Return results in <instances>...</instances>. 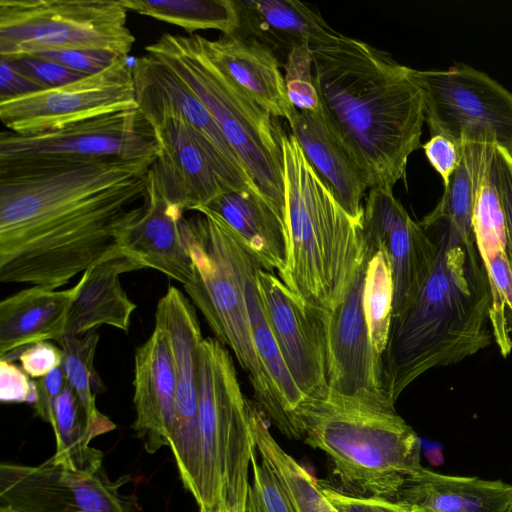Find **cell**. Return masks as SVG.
Returning <instances> with one entry per match:
<instances>
[{"mask_svg":"<svg viewBox=\"0 0 512 512\" xmlns=\"http://www.w3.org/2000/svg\"><path fill=\"white\" fill-rule=\"evenodd\" d=\"M362 305L374 351L382 359L392 319L393 280L388 259L381 250L368 260Z\"/></svg>","mask_w":512,"mask_h":512,"instance_id":"d6a6232c","label":"cell"},{"mask_svg":"<svg viewBox=\"0 0 512 512\" xmlns=\"http://www.w3.org/2000/svg\"><path fill=\"white\" fill-rule=\"evenodd\" d=\"M279 139L289 240L288 262L279 278L305 304L329 312L367 257L362 220L341 207L292 134L280 128Z\"/></svg>","mask_w":512,"mask_h":512,"instance_id":"277c9868","label":"cell"},{"mask_svg":"<svg viewBox=\"0 0 512 512\" xmlns=\"http://www.w3.org/2000/svg\"><path fill=\"white\" fill-rule=\"evenodd\" d=\"M0 512H18V511L9 504L1 503Z\"/></svg>","mask_w":512,"mask_h":512,"instance_id":"681fc988","label":"cell"},{"mask_svg":"<svg viewBox=\"0 0 512 512\" xmlns=\"http://www.w3.org/2000/svg\"><path fill=\"white\" fill-rule=\"evenodd\" d=\"M199 34H162L145 50L204 104L261 194L284 217V168L273 116L209 55Z\"/></svg>","mask_w":512,"mask_h":512,"instance_id":"52a82bcc","label":"cell"},{"mask_svg":"<svg viewBox=\"0 0 512 512\" xmlns=\"http://www.w3.org/2000/svg\"><path fill=\"white\" fill-rule=\"evenodd\" d=\"M512 485L501 480L444 475L422 468L408 477L396 501L438 512H504Z\"/></svg>","mask_w":512,"mask_h":512,"instance_id":"83f0119b","label":"cell"},{"mask_svg":"<svg viewBox=\"0 0 512 512\" xmlns=\"http://www.w3.org/2000/svg\"><path fill=\"white\" fill-rule=\"evenodd\" d=\"M33 56L57 62L85 75L96 74L110 67L120 58L127 57L114 52L88 49L48 51Z\"/></svg>","mask_w":512,"mask_h":512,"instance_id":"f35d334b","label":"cell"},{"mask_svg":"<svg viewBox=\"0 0 512 512\" xmlns=\"http://www.w3.org/2000/svg\"><path fill=\"white\" fill-rule=\"evenodd\" d=\"M431 166L440 174L444 187L459 167L462 154L460 147L443 135H434L422 145Z\"/></svg>","mask_w":512,"mask_h":512,"instance_id":"7bdbcfd3","label":"cell"},{"mask_svg":"<svg viewBox=\"0 0 512 512\" xmlns=\"http://www.w3.org/2000/svg\"><path fill=\"white\" fill-rule=\"evenodd\" d=\"M286 92L298 111H317L321 108L314 82L312 56L309 48L297 47L287 55L283 65Z\"/></svg>","mask_w":512,"mask_h":512,"instance_id":"8d00e7d4","label":"cell"},{"mask_svg":"<svg viewBox=\"0 0 512 512\" xmlns=\"http://www.w3.org/2000/svg\"><path fill=\"white\" fill-rule=\"evenodd\" d=\"M157 153L153 129L139 108L34 135L11 131L0 134V166L68 160L156 159Z\"/></svg>","mask_w":512,"mask_h":512,"instance_id":"8fae6325","label":"cell"},{"mask_svg":"<svg viewBox=\"0 0 512 512\" xmlns=\"http://www.w3.org/2000/svg\"><path fill=\"white\" fill-rule=\"evenodd\" d=\"M155 324L169 335L176 371V411L169 447L184 488L195 499L201 466L198 360L203 336L195 306L175 286L159 299Z\"/></svg>","mask_w":512,"mask_h":512,"instance_id":"9a60e30c","label":"cell"},{"mask_svg":"<svg viewBox=\"0 0 512 512\" xmlns=\"http://www.w3.org/2000/svg\"><path fill=\"white\" fill-rule=\"evenodd\" d=\"M357 269L342 300L326 313L329 394L326 399L374 411H396L383 385L382 359L375 353L362 305L368 260Z\"/></svg>","mask_w":512,"mask_h":512,"instance_id":"5bb4252c","label":"cell"},{"mask_svg":"<svg viewBox=\"0 0 512 512\" xmlns=\"http://www.w3.org/2000/svg\"><path fill=\"white\" fill-rule=\"evenodd\" d=\"M420 226L437 253L414 301L391 319L382 370L394 403L420 375L457 364L493 339L490 283L474 237L440 225Z\"/></svg>","mask_w":512,"mask_h":512,"instance_id":"3957f363","label":"cell"},{"mask_svg":"<svg viewBox=\"0 0 512 512\" xmlns=\"http://www.w3.org/2000/svg\"><path fill=\"white\" fill-rule=\"evenodd\" d=\"M394 501H396V500H394ZM396 502L402 512H438L433 509H430V508H427L424 506H420V505L410 504V503H406V502H402V501H396Z\"/></svg>","mask_w":512,"mask_h":512,"instance_id":"7dc6e473","label":"cell"},{"mask_svg":"<svg viewBox=\"0 0 512 512\" xmlns=\"http://www.w3.org/2000/svg\"><path fill=\"white\" fill-rule=\"evenodd\" d=\"M308 162L341 207L362 220V199L372 181L357 157L327 122L321 108L298 111L288 122Z\"/></svg>","mask_w":512,"mask_h":512,"instance_id":"ffe728a7","label":"cell"},{"mask_svg":"<svg viewBox=\"0 0 512 512\" xmlns=\"http://www.w3.org/2000/svg\"><path fill=\"white\" fill-rule=\"evenodd\" d=\"M36 382L37 401L34 406L36 415L49 423L53 403L67 385L66 374L61 364Z\"/></svg>","mask_w":512,"mask_h":512,"instance_id":"f6af8a7d","label":"cell"},{"mask_svg":"<svg viewBox=\"0 0 512 512\" xmlns=\"http://www.w3.org/2000/svg\"><path fill=\"white\" fill-rule=\"evenodd\" d=\"M364 246L375 254L385 253L392 273V318L414 301L434 263L437 245L415 222L393 190L369 189L363 205Z\"/></svg>","mask_w":512,"mask_h":512,"instance_id":"ac0fdd59","label":"cell"},{"mask_svg":"<svg viewBox=\"0 0 512 512\" xmlns=\"http://www.w3.org/2000/svg\"><path fill=\"white\" fill-rule=\"evenodd\" d=\"M136 108L132 66L122 57L66 85L0 100V119L8 131L34 135Z\"/></svg>","mask_w":512,"mask_h":512,"instance_id":"4fadbf2b","label":"cell"},{"mask_svg":"<svg viewBox=\"0 0 512 512\" xmlns=\"http://www.w3.org/2000/svg\"><path fill=\"white\" fill-rule=\"evenodd\" d=\"M296 423L301 438L330 457L343 492L395 500L423 468L421 440L396 411L305 401Z\"/></svg>","mask_w":512,"mask_h":512,"instance_id":"8992f818","label":"cell"},{"mask_svg":"<svg viewBox=\"0 0 512 512\" xmlns=\"http://www.w3.org/2000/svg\"><path fill=\"white\" fill-rule=\"evenodd\" d=\"M184 211L165 198L150 169L147 196L139 218L129 228L122 247L133 253L146 268L188 285L193 268L182 233Z\"/></svg>","mask_w":512,"mask_h":512,"instance_id":"603a6c76","label":"cell"},{"mask_svg":"<svg viewBox=\"0 0 512 512\" xmlns=\"http://www.w3.org/2000/svg\"><path fill=\"white\" fill-rule=\"evenodd\" d=\"M196 212V216L183 218L181 225L193 268V279L184 289L216 339L233 351L263 411L283 434L293 438L291 423L253 344L245 277L254 254L215 213L206 207Z\"/></svg>","mask_w":512,"mask_h":512,"instance_id":"5b68a950","label":"cell"},{"mask_svg":"<svg viewBox=\"0 0 512 512\" xmlns=\"http://www.w3.org/2000/svg\"><path fill=\"white\" fill-rule=\"evenodd\" d=\"M76 286L67 290L31 286L0 303V360L13 361L27 346L64 336Z\"/></svg>","mask_w":512,"mask_h":512,"instance_id":"d4e9b609","label":"cell"},{"mask_svg":"<svg viewBox=\"0 0 512 512\" xmlns=\"http://www.w3.org/2000/svg\"><path fill=\"white\" fill-rule=\"evenodd\" d=\"M211 58L273 117L292 119L290 103L276 54L254 38L237 32L204 40Z\"/></svg>","mask_w":512,"mask_h":512,"instance_id":"cb8c5ba5","label":"cell"},{"mask_svg":"<svg viewBox=\"0 0 512 512\" xmlns=\"http://www.w3.org/2000/svg\"><path fill=\"white\" fill-rule=\"evenodd\" d=\"M132 71L178 110L230 191L259 193L208 109L176 75L148 54L136 59Z\"/></svg>","mask_w":512,"mask_h":512,"instance_id":"7402d4cb","label":"cell"},{"mask_svg":"<svg viewBox=\"0 0 512 512\" xmlns=\"http://www.w3.org/2000/svg\"><path fill=\"white\" fill-rule=\"evenodd\" d=\"M493 171L505 216L508 254L512 263V155L497 143Z\"/></svg>","mask_w":512,"mask_h":512,"instance_id":"b9f144b4","label":"cell"},{"mask_svg":"<svg viewBox=\"0 0 512 512\" xmlns=\"http://www.w3.org/2000/svg\"><path fill=\"white\" fill-rule=\"evenodd\" d=\"M266 318L286 367L305 401H322L329 394L326 311L302 300L263 267L256 275Z\"/></svg>","mask_w":512,"mask_h":512,"instance_id":"e0dca14e","label":"cell"},{"mask_svg":"<svg viewBox=\"0 0 512 512\" xmlns=\"http://www.w3.org/2000/svg\"><path fill=\"white\" fill-rule=\"evenodd\" d=\"M409 75L422 93L431 136L443 135L459 146L466 132L491 134L512 155V93L469 65L446 70H415Z\"/></svg>","mask_w":512,"mask_h":512,"instance_id":"30bf717a","label":"cell"},{"mask_svg":"<svg viewBox=\"0 0 512 512\" xmlns=\"http://www.w3.org/2000/svg\"><path fill=\"white\" fill-rule=\"evenodd\" d=\"M105 471L86 473L70 469L52 458L31 466H0V500L18 512H135Z\"/></svg>","mask_w":512,"mask_h":512,"instance_id":"2e32d148","label":"cell"},{"mask_svg":"<svg viewBox=\"0 0 512 512\" xmlns=\"http://www.w3.org/2000/svg\"><path fill=\"white\" fill-rule=\"evenodd\" d=\"M120 3L127 11L176 25L189 35L207 29L232 34L239 27L235 0H120Z\"/></svg>","mask_w":512,"mask_h":512,"instance_id":"4dcf8cb0","label":"cell"},{"mask_svg":"<svg viewBox=\"0 0 512 512\" xmlns=\"http://www.w3.org/2000/svg\"><path fill=\"white\" fill-rule=\"evenodd\" d=\"M0 400L3 403L37 401L36 382L11 361L0 360Z\"/></svg>","mask_w":512,"mask_h":512,"instance_id":"ab89813d","label":"cell"},{"mask_svg":"<svg viewBox=\"0 0 512 512\" xmlns=\"http://www.w3.org/2000/svg\"><path fill=\"white\" fill-rule=\"evenodd\" d=\"M206 207L219 216L268 271L281 273L288 262L289 240L284 217L256 191L225 192Z\"/></svg>","mask_w":512,"mask_h":512,"instance_id":"4316f807","label":"cell"},{"mask_svg":"<svg viewBox=\"0 0 512 512\" xmlns=\"http://www.w3.org/2000/svg\"><path fill=\"white\" fill-rule=\"evenodd\" d=\"M249 417L256 451L276 474L296 512H339L318 480L277 443L263 411L251 404Z\"/></svg>","mask_w":512,"mask_h":512,"instance_id":"f546056e","label":"cell"},{"mask_svg":"<svg viewBox=\"0 0 512 512\" xmlns=\"http://www.w3.org/2000/svg\"><path fill=\"white\" fill-rule=\"evenodd\" d=\"M323 492L339 512H402L394 500L353 495L330 487H323Z\"/></svg>","mask_w":512,"mask_h":512,"instance_id":"ee69618b","label":"cell"},{"mask_svg":"<svg viewBox=\"0 0 512 512\" xmlns=\"http://www.w3.org/2000/svg\"><path fill=\"white\" fill-rule=\"evenodd\" d=\"M139 257L120 247L90 266L77 282L64 336H80L102 325L128 332L136 304L120 283L123 273L145 269Z\"/></svg>","mask_w":512,"mask_h":512,"instance_id":"44dd1931","label":"cell"},{"mask_svg":"<svg viewBox=\"0 0 512 512\" xmlns=\"http://www.w3.org/2000/svg\"><path fill=\"white\" fill-rule=\"evenodd\" d=\"M240 512H244V510H243V511H240Z\"/></svg>","mask_w":512,"mask_h":512,"instance_id":"816d5d0a","label":"cell"},{"mask_svg":"<svg viewBox=\"0 0 512 512\" xmlns=\"http://www.w3.org/2000/svg\"><path fill=\"white\" fill-rule=\"evenodd\" d=\"M504 512H512V497L511 499L509 500Z\"/></svg>","mask_w":512,"mask_h":512,"instance_id":"f907efd6","label":"cell"},{"mask_svg":"<svg viewBox=\"0 0 512 512\" xmlns=\"http://www.w3.org/2000/svg\"><path fill=\"white\" fill-rule=\"evenodd\" d=\"M239 13L237 33L251 37L274 53L324 43L335 35L321 15L295 0H235Z\"/></svg>","mask_w":512,"mask_h":512,"instance_id":"484cf974","label":"cell"},{"mask_svg":"<svg viewBox=\"0 0 512 512\" xmlns=\"http://www.w3.org/2000/svg\"><path fill=\"white\" fill-rule=\"evenodd\" d=\"M244 508H245V506L244 507H235V506L230 505L226 501H221L214 508L209 509V510H203L200 512H240V511L244 510Z\"/></svg>","mask_w":512,"mask_h":512,"instance_id":"c3c4849f","label":"cell"},{"mask_svg":"<svg viewBox=\"0 0 512 512\" xmlns=\"http://www.w3.org/2000/svg\"><path fill=\"white\" fill-rule=\"evenodd\" d=\"M63 352L67 384L73 389L90 417L98 421L109 418L96 406V394L105 386L94 368L99 334L93 330L80 336H63L56 341Z\"/></svg>","mask_w":512,"mask_h":512,"instance_id":"1f68e13d","label":"cell"},{"mask_svg":"<svg viewBox=\"0 0 512 512\" xmlns=\"http://www.w3.org/2000/svg\"><path fill=\"white\" fill-rule=\"evenodd\" d=\"M260 267L262 265L257 257L253 255L245 277V298L253 344L258 358L275 388L281 407L291 423L294 438L300 439L296 416L301 405L305 402V398L286 367L266 318L256 281L257 271Z\"/></svg>","mask_w":512,"mask_h":512,"instance_id":"f1b7e54d","label":"cell"},{"mask_svg":"<svg viewBox=\"0 0 512 512\" xmlns=\"http://www.w3.org/2000/svg\"><path fill=\"white\" fill-rule=\"evenodd\" d=\"M252 455V481L249 482L244 512H296L272 468Z\"/></svg>","mask_w":512,"mask_h":512,"instance_id":"d590c367","label":"cell"},{"mask_svg":"<svg viewBox=\"0 0 512 512\" xmlns=\"http://www.w3.org/2000/svg\"><path fill=\"white\" fill-rule=\"evenodd\" d=\"M321 110L369 174L393 190L421 147L422 93L409 67L340 33L309 48Z\"/></svg>","mask_w":512,"mask_h":512,"instance_id":"7a4b0ae2","label":"cell"},{"mask_svg":"<svg viewBox=\"0 0 512 512\" xmlns=\"http://www.w3.org/2000/svg\"><path fill=\"white\" fill-rule=\"evenodd\" d=\"M134 42L120 0H0V58L75 49L128 56Z\"/></svg>","mask_w":512,"mask_h":512,"instance_id":"9c48e42d","label":"cell"},{"mask_svg":"<svg viewBox=\"0 0 512 512\" xmlns=\"http://www.w3.org/2000/svg\"><path fill=\"white\" fill-rule=\"evenodd\" d=\"M8 60H10L19 71L45 88L66 85L87 76L57 62L39 56H25Z\"/></svg>","mask_w":512,"mask_h":512,"instance_id":"74e56055","label":"cell"},{"mask_svg":"<svg viewBox=\"0 0 512 512\" xmlns=\"http://www.w3.org/2000/svg\"><path fill=\"white\" fill-rule=\"evenodd\" d=\"M47 89L5 58H0V100L11 99Z\"/></svg>","mask_w":512,"mask_h":512,"instance_id":"bcb514c9","label":"cell"},{"mask_svg":"<svg viewBox=\"0 0 512 512\" xmlns=\"http://www.w3.org/2000/svg\"><path fill=\"white\" fill-rule=\"evenodd\" d=\"M491 289L490 322L502 356L512 349V263L507 251L484 264Z\"/></svg>","mask_w":512,"mask_h":512,"instance_id":"e575fe53","label":"cell"},{"mask_svg":"<svg viewBox=\"0 0 512 512\" xmlns=\"http://www.w3.org/2000/svg\"><path fill=\"white\" fill-rule=\"evenodd\" d=\"M18 359L22 370L31 378H41L59 367L63 352L48 341L37 342L24 348Z\"/></svg>","mask_w":512,"mask_h":512,"instance_id":"60d3db41","label":"cell"},{"mask_svg":"<svg viewBox=\"0 0 512 512\" xmlns=\"http://www.w3.org/2000/svg\"><path fill=\"white\" fill-rule=\"evenodd\" d=\"M133 79L138 108L157 143L151 173L165 198L184 212L196 211L230 191L178 110L143 78Z\"/></svg>","mask_w":512,"mask_h":512,"instance_id":"7c38bea8","label":"cell"},{"mask_svg":"<svg viewBox=\"0 0 512 512\" xmlns=\"http://www.w3.org/2000/svg\"><path fill=\"white\" fill-rule=\"evenodd\" d=\"M155 160L0 166V282L57 289L122 247Z\"/></svg>","mask_w":512,"mask_h":512,"instance_id":"6da1fadb","label":"cell"},{"mask_svg":"<svg viewBox=\"0 0 512 512\" xmlns=\"http://www.w3.org/2000/svg\"><path fill=\"white\" fill-rule=\"evenodd\" d=\"M473 188L468 165L462 157L435 208L419 223L440 225L463 237H472Z\"/></svg>","mask_w":512,"mask_h":512,"instance_id":"836d02e7","label":"cell"},{"mask_svg":"<svg viewBox=\"0 0 512 512\" xmlns=\"http://www.w3.org/2000/svg\"><path fill=\"white\" fill-rule=\"evenodd\" d=\"M132 425L149 454L169 446L176 411V371L168 333L154 325L134 356Z\"/></svg>","mask_w":512,"mask_h":512,"instance_id":"d6986e66","label":"cell"},{"mask_svg":"<svg viewBox=\"0 0 512 512\" xmlns=\"http://www.w3.org/2000/svg\"><path fill=\"white\" fill-rule=\"evenodd\" d=\"M200 511L221 501L245 506L248 472L256 447L250 430V401L243 394L233 359L216 338L199 347Z\"/></svg>","mask_w":512,"mask_h":512,"instance_id":"ba28073f","label":"cell"}]
</instances>
